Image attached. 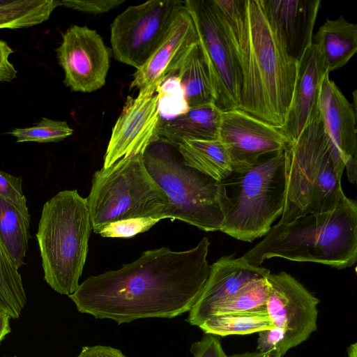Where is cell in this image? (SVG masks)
Returning <instances> with one entry per match:
<instances>
[{"instance_id": "cell-27", "label": "cell", "mask_w": 357, "mask_h": 357, "mask_svg": "<svg viewBox=\"0 0 357 357\" xmlns=\"http://www.w3.org/2000/svg\"><path fill=\"white\" fill-rule=\"evenodd\" d=\"M268 291L269 284L266 278L249 281L229 298L216 305L211 311L209 318L217 314L246 312L266 307Z\"/></svg>"}, {"instance_id": "cell-4", "label": "cell", "mask_w": 357, "mask_h": 357, "mask_svg": "<svg viewBox=\"0 0 357 357\" xmlns=\"http://www.w3.org/2000/svg\"><path fill=\"white\" fill-rule=\"evenodd\" d=\"M285 201L277 224L333 210L345 198L344 164L328 137L317 108L298 137L284 150Z\"/></svg>"}, {"instance_id": "cell-33", "label": "cell", "mask_w": 357, "mask_h": 357, "mask_svg": "<svg viewBox=\"0 0 357 357\" xmlns=\"http://www.w3.org/2000/svg\"><path fill=\"white\" fill-rule=\"evenodd\" d=\"M190 351L193 357H227L218 337L210 334L192 343Z\"/></svg>"}, {"instance_id": "cell-3", "label": "cell", "mask_w": 357, "mask_h": 357, "mask_svg": "<svg viewBox=\"0 0 357 357\" xmlns=\"http://www.w3.org/2000/svg\"><path fill=\"white\" fill-rule=\"evenodd\" d=\"M242 257L255 266L280 257L338 269L351 267L357 259L356 202L346 196L333 210L276 224Z\"/></svg>"}, {"instance_id": "cell-38", "label": "cell", "mask_w": 357, "mask_h": 357, "mask_svg": "<svg viewBox=\"0 0 357 357\" xmlns=\"http://www.w3.org/2000/svg\"><path fill=\"white\" fill-rule=\"evenodd\" d=\"M17 29L14 24L3 18L0 17V29Z\"/></svg>"}, {"instance_id": "cell-15", "label": "cell", "mask_w": 357, "mask_h": 357, "mask_svg": "<svg viewBox=\"0 0 357 357\" xmlns=\"http://www.w3.org/2000/svg\"><path fill=\"white\" fill-rule=\"evenodd\" d=\"M317 109L325 131L344 164L350 183L356 182V110L326 73L321 80Z\"/></svg>"}, {"instance_id": "cell-22", "label": "cell", "mask_w": 357, "mask_h": 357, "mask_svg": "<svg viewBox=\"0 0 357 357\" xmlns=\"http://www.w3.org/2000/svg\"><path fill=\"white\" fill-rule=\"evenodd\" d=\"M330 73L345 66L357 52V25L342 15L326 19L312 37Z\"/></svg>"}, {"instance_id": "cell-18", "label": "cell", "mask_w": 357, "mask_h": 357, "mask_svg": "<svg viewBox=\"0 0 357 357\" xmlns=\"http://www.w3.org/2000/svg\"><path fill=\"white\" fill-rule=\"evenodd\" d=\"M198 40L192 19L183 1L162 41L146 63L136 70L130 88L138 89V94L156 93L176 59Z\"/></svg>"}, {"instance_id": "cell-6", "label": "cell", "mask_w": 357, "mask_h": 357, "mask_svg": "<svg viewBox=\"0 0 357 357\" xmlns=\"http://www.w3.org/2000/svg\"><path fill=\"white\" fill-rule=\"evenodd\" d=\"M219 182L225 213L220 231L252 242L265 236L282 215L286 189L284 151L264 155L246 169L233 170Z\"/></svg>"}, {"instance_id": "cell-14", "label": "cell", "mask_w": 357, "mask_h": 357, "mask_svg": "<svg viewBox=\"0 0 357 357\" xmlns=\"http://www.w3.org/2000/svg\"><path fill=\"white\" fill-rule=\"evenodd\" d=\"M161 120L159 95L155 93L128 97L112 128L102 168H108L123 157L144 154L159 140Z\"/></svg>"}, {"instance_id": "cell-7", "label": "cell", "mask_w": 357, "mask_h": 357, "mask_svg": "<svg viewBox=\"0 0 357 357\" xmlns=\"http://www.w3.org/2000/svg\"><path fill=\"white\" fill-rule=\"evenodd\" d=\"M172 147L153 143L143 155L147 171L167 197L162 219L178 220L205 231H220L225 213L220 182L185 165Z\"/></svg>"}, {"instance_id": "cell-12", "label": "cell", "mask_w": 357, "mask_h": 357, "mask_svg": "<svg viewBox=\"0 0 357 357\" xmlns=\"http://www.w3.org/2000/svg\"><path fill=\"white\" fill-rule=\"evenodd\" d=\"M64 71V83L73 91L102 88L109 69V50L100 35L86 26H70L56 50Z\"/></svg>"}, {"instance_id": "cell-8", "label": "cell", "mask_w": 357, "mask_h": 357, "mask_svg": "<svg viewBox=\"0 0 357 357\" xmlns=\"http://www.w3.org/2000/svg\"><path fill=\"white\" fill-rule=\"evenodd\" d=\"M142 153L123 157L93 174L86 198L93 231L121 220L162 219L168 200L146 169Z\"/></svg>"}, {"instance_id": "cell-29", "label": "cell", "mask_w": 357, "mask_h": 357, "mask_svg": "<svg viewBox=\"0 0 357 357\" xmlns=\"http://www.w3.org/2000/svg\"><path fill=\"white\" fill-rule=\"evenodd\" d=\"M159 221L151 217L121 220L107 224L98 234L102 237L131 238L148 231Z\"/></svg>"}, {"instance_id": "cell-37", "label": "cell", "mask_w": 357, "mask_h": 357, "mask_svg": "<svg viewBox=\"0 0 357 357\" xmlns=\"http://www.w3.org/2000/svg\"><path fill=\"white\" fill-rule=\"evenodd\" d=\"M10 319L7 314L0 312V342L10 332Z\"/></svg>"}, {"instance_id": "cell-19", "label": "cell", "mask_w": 357, "mask_h": 357, "mask_svg": "<svg viewBox=\"0 0 357 357\" xmlns=\"http://www.w3.org/2000/svg\"><path fill=\"white\" fill-rule=\"evenodd\" d=\"M327 73L318 47L312 43L298 61L291 102L281 129L290 142L298 137L315 112L320 84Z\"/></svg>"}, {"instance_id": "cell-26", "label": "cell", "mask_w": 357, "mask_h": 357, "mask_svg": "<svg viewBox=\"0 0 357 357\" xmlns=\"http://www.w3.org/2000/svg\"><path fill=\"white\" fill-rule=\"evenodd\" d=\"M26 304L19 268L0 241V312L17 319Z\"/></svg>"}, {"instance_id": "cell-32", "label": "cell", "mask_w": 357, "mask_h": 357, "mask_svg": "<svg viewBox=\"0 0 357 357\" xmlns=\"http://www.w3.org/2000/svg\"><path fill=\"white\" fill-rule=\"evenodd\" d=\"M125 0H60L59 5L92 14L107 13L117 8Z\"/></svg>"}, {"instance_id": "cell-16", "label": "cell", "mask_w": 357, "mask_h": 357, "mask_svg": "<svg viewBox=\"0 0 357 357\" xmlns=\"http://www.w3.org/2000/svg\"><path fill=\"white\" fill-rule=\"evenodd\" d=\"M266 17L287 53L298 62L312 43L320 0H261Z\"/></svg>"}, {"instance_id": "cell-31", "label": "cell", "mask_w": 357, "mask_h": 357, "mask_svg": "<svg viewBox=\"0 0 357 357\" xmlns=\"http://www.w3.org/2000/svg\"><path fill=\"white\" fill-rule=\"evenodd\" d=\"M22 182L21 176L17 177L0 170V196L16 205H27Z\"/></svg>"}, {"instance_id": "cell-23", "label": "cell", "mask_w": 357, "mask_h": 357, "mask_svg": "<svg viewBox=\"0 0 357 357\" xmlns=\"http://www.w3.org/2000/svg\"><path fill=\"white\" fill-rule=\"evenodd\" d=\"M176 148L185 165L217 181L233 171L227 153L218 139H183Z\"/></svg>"}, {"instance_id": "cell-36", "label": "cell", "mask_w": 357, "mask_h": 357, "mask_svg": "<svg viewBox=\"0 0 357 357\" xmlns=\"http://www.w3.org/2000/svg\"><path fill=\"white\" fill-rule=\"evenodd\" d=\"M283 356L277 351H273L271 352H259L258 351H246L241 354H236L231 356H227V357H282Z\"/></svg>"}, {"instance_id": "cell-28", "label": "cell", "mask_w": 357, "mask_h": 357, "mask_svg": "<svg viewBox=\"0 0 357 357\" xmlns=\"http://www.w3.org/2000/svg\"><path fill=\"white\" fill-rule=\"evenodd\" d=\"M73 129L66 121L43 117L36 126L15 128L8 133L16 137L17 142H36L39 143L57 142L70 136Z\"/></svg>"}, {"instance_id": "cell-17", "label": "cell", "mask_w": 357, "mask_h": 357, "mask_svg": "<svg viewBox=\"0 0 357 357\" xmlns=\"http://www.w3.org/2000/svg\"><path fill=\"white\" fill-rule=\"evenodd\" d=\"M211 266L210 274L197 301L188 312L186 321L199 326L210 316L213 309L234 294L249 281L266 278L271 273L266 268L250 264L243 257L224 256Z\"/></svg>"}, {"instance_id": "cell-11", "label": "cell", "mask_w": 357, "mask_h": 357, "mask_svg": "<svg viewBox=\"0 0 357 357\" xmlns=\"http://www.w3.org/2000/svg\"><path fill=\"white\" fill-rule=\"evenodd\" d=\"M266 279L269 291L266 310L273 326L284 332L289 350L317 331L319 300L286 272L270 273Z\"/></svg>"}, {"instance_id": "cell-2", "label": "cell", "mask_w": 357, "mask_h": 357, "mask_svg": "<svg viewBox=\"0 0 357 357\" xmlns=\"http://www.w3.org/2000/svg\"><path fill=\"white\" fill-rule=\"evenodd\" d=\"M242 79L239 109L279 128L285 124L298 62L285 51L261 0H214Z\"/></svg>"}, {"instance_id": "cell-35", "label": "cell", "mask_w": 357, "mask_h": 357, "mask_svg": "<svg viewBox=\"0 0 357 357\" xmlns=\"http://www.w3.org/2000/svg\"><path fill=\"white\" fill-rule=\"evenodd\" d=\"M76 357H126L118 349L102 345L85 346Z\"/></svg>"}, {"instance_id": "cell-10", "label": "cell", "mask_w": 357, "mask_h": 357, "mask_svg": "<svg viewBox=\"0 0 357 357\" xmlns=\"http://www.w3.org/2000/svg\"><path fill=\"white\" fill-rule=\"evenodd\" d=\"M183 1L153 0L130 6L111 25L110 41L115 58L139 68L166 36Z\"/></svg>"}, {"instance_id": "cell-5", "label": "cell", "mask_w": 357, "mask_h": 357, "mask_svg": "<svg viewBox=\"0 0 357 357\" xmlns=\"http://www.w3.org/2000/svg\"><path fill=\"white\" fill-rule=\"evenodd\" d=\"M92 229L86 198L77 190L58 192L43 206L36 238L44 279L60 294L78 288Z\"/></svg>"}, {"instance_id": "cell-21", "label": "cell", "mask_w": 357, "mask_h": 357, "mask_svg": "<svg viewBox=\"0 0 357 357\" xmlns=\"http://www.w3.org/2000/svg\"><path fill=\"white\" fill-rule=\"evenodd\" d=\"M173 75L178 79L185 102L189 108L214 102L212 80L199 40L179 56L166 77Z\"/></svg>"}, {"instance_id": "cell-24", "label": "cell", "mask_w": 357, "mask_h": 357, "mask_svg": "<svg viewBox=\"0 0 357 357\" xmlns=\"http://www.w3.org/2000/svg\"><path fill=\"white\" fill-rule=\"evenodd\" d=\"M29 224L27 205H16L0 196V241L18 268L28 249Z\"/></svg>"}, {"instance_id": "cell-13", "label": "cell", "mask_w": 357, "mask_h": 357, "mask_svg": "<svg viewBox=\"0 0 357 357\" xmlns=\"http://www.w3.org/2000/svg\"><path fill=\"white\" fill-rule=\"evenodd\" d=\"M218 139L233 170L246 169L264 155L283 151L290 143L281 128L239 108L222 112Z\"/></svg>"}, {"instance_id": "cell-39", "label": "cell", "mask_w": 357, "mask_h": 357, "mask_svg": "<svg viewBox=\"0 0 357 357\" xmlns=\"http://www.w3.org/2000/svg\"><path fill=\"white\" fill-rule=\"evenodd\" d=\"M347 351L348 357H357V343L351 344Z\"/></svg>"}, {"instance_id": "cell-25", "label": "cell", "mask_w": 357, "mask_h": 357, "mask_svg": "<svg viewBox=\"0 0 357 357\" xmlns=\"http://www.w3.org/2000/svg\"><path fill=\"white\" fill-rule=\"evenodd\" d=\"M266 307L214 315L199 328L215 336L245 335L273 327Z\"/></svg>"}, {"instance_id": "cell-1", "label": "cell", "mask_w": 357, "mask_h": 357, "mask_svg": "<svg viewBox=\"0 0 357 357\" xmlns=\"http://www.w3.org/2000/svg\"><path fill=\"white\" fill-rule=\"evenodd\" d=\"M209 245L204 237L188 250H146L119 269L89 277L69 298L79 312L118 324L176 317L191 310L206 284Z\"/></svg>"}, {"instance_id": "cell-20", "label": "cell", "mask_w": 357, "mask_h": 357, "mask_svg": "<svg viewBox=\"0 0 357 357\" xmlns=\"http://www.w3.org/2000/svg\"><path fill=\"white\" fill-rule=\"evenodd\" d=\"M222 112L214 102L190 107L163 123L160 121L159 139L174 146L183 139H218Z\"/></svg>"}, {"instance_id": "cell-9", "label": "cell", "mask_w": 357, "mask_h": 357, "mask_svg": "<svg viewBox=\"0 0 357 357\" xmlns=\"http://www.w3.org/2000/svg\"><path fill=\"white\" fill-rule=\"evenodd\" d=\"M184 4L208 66L214 103L222 112L238 109L241 74L214 0H186Z\"/></svg>"}, {"instance_id": "cell-34", "label": "cell", "mask_w": 357, "mask_h": 357, "mask_svg": "<svg viewBox=\"0 0 357 357\" xmlns=\"http://www.w3.org/2000/svg\"><path fill=\"white\" fill-rule=\"evenodd\" d=\"M13 52L7 43L0 39V82H9L16 78L17 71L9 61Z\"/></svg>"}, {"instance_id": "cell-30", "label": "cell", "mask_w": 357, "mask_h": 357, "mask_svg": "<svg viewBox=\"0 0 357 357\" xmlns=\"http://www.w3.org/2000/svg\"><path fill=\"white\" fill-rule=\"evenodd\" d=\"M258 333L257 351L263 353L277 351L282 356L288 351L284 332L282 328L273 326L260 331Z\"/></svg>"}]
</instances>
